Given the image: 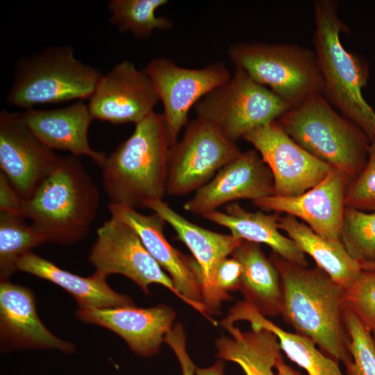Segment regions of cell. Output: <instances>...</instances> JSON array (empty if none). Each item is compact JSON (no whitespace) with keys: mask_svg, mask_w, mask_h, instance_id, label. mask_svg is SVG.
Masks as SVG:
<instances>
[{"mask_svg":"<svg viewBox=\"0 0 375 375\" xmlns=\"http://www.w3.org/2000/svg\"><path fill=\"white\" fill-rule=\"evenodd\" d=\"M269 259L280 275L284 321L337 362L351 360L345 290L317 266L301 267L274 252Z\"/></svg>","mask_w":375,"mask_h":375,"instance_id":"cell-1","label":"cell"},{"mask_svg":"<svg viewBox=\"0 0 375 375\" xmlns=\"http://www.w3.org/2000/svg\"><path fill=\"white\" fill-rule=\"evenodd\" d=\"M170 144L162 113L151 112L135 124L101 167L110 203L147 207L167 194Z\"/></svg>","mask_w":375,"mask_h":375,"instance_id":"cell-2","label":"cell"},{"mask_svg":"<svg viewBox=\"0 0 375 375\" xmlns=\"http://www.w3.org/2000/svg\"><path fill=\"white\" fill-rule=\"evenodd\" d=\"M99 204V192L81 162L62 158L33 196L24 200L22 215L46 242L74 244L86 236Z\"/></svg>","mask_w":375,"mask_h":375,"instance_id":"cell-3","label":"cell"},{"mask_svg":"<svg viewBox=\"0 0 375 375\" xmlns=\"http://www.w3.org/2000/svg\"><path fill=\"white\" fill-rule=\"evenodd\" d=\"M314 15L313 43L324 83L323 94L370 140L375 133V112L362 95L369 77L368 63L343 46L340 34L347 26L339 17L335 1H316Z\"/></svg>","mask_w":375,"mask_h":375,"instance_id":"cell-4","label":"cell"},{"mask_svg":"<svg viewBox=\"0 0 375 375\" xmlns=\"http://www.w3.org/2000/svg\"><path fill=\"white\" fill-rule=\"evenodd\" d=\"M277 121L299 146L352 181L364 169L369 138L358 125L337 112L322 92L308 95Z\"/></svg>","mask_w":375,"mask_h":375,"instance_id":"cell-5","label":"cell"},{"mask_svg":"<svg viewBox=\"0 0 375 375\" xmlns=\"http://www.w3.org/2000/svg\"><path fill=\"white\" fill-rule=\"evenodd\" d=\"M101 75L77 59L71 47H48L18 61L6 100L28 110L38 105L89 99Z\"/></svg>","mask_w":375,"mask_h":375,"instance_id":"cell-6","label":"cell"},{"mask_svg":"<svg viewBox=\"0 0 375 375\" xmlns=\"http://www.w3.org/2000/svg\"><path fill=\"white\" fill-rule=\"evenodd\" d=\"M228 56L254 81L290 106L315 92L324 83L314 51L292 43L242 42L232 44Z\"/></svg>","mask_w":375,"mask_h":375,"instance_id":"cell-7","label":"cell"},{"mask_svg":"<svg viewBox=\"0 0 375 375\" xmlns=\"http://www.w3.org/2000/svg\"><path fill=\"white\" fill-rule=\"evenodd\" d=\"M197 117L214 122L231 141L278 120L291 106L267 87L235 66L228 82L195 105Z\"/></svg>","mask_w":375,"mask_h":375,"instance_id":"cell-8","label":"cell"},{"mask_svg":"<svg viewBox=\"0 0 375 375\" xmlns=\"http://www.w3.org/2000/svg\"><path fill=\"white\" fill-rule=\"evenodd\" d=\"M169 152L167 194L183 196L209 182L241 151L212 122L197 117Z\"/></svg>","mask_w":375,"mask_h":375,"instance_id":"cell-9","label":"cell"},{"mask_svg":"<svg viewBox=\"0 0 375 375\" xmlns=\"http://www.w3.org/2000/svg\"><path fill=\"white\" fill-rule=\"evenodd\" d=\"M163 106L170 147L187 125L190 108L207 94L229 81L226 66L216 62L199 69L177 65L165 57L152 58L145 68Z\"/></svg>","mask_w":375,"mask_h":375,"instance_id":"cell-10","label":"cell"},{"mask_svg":"<svg viewBox=\"0 0 375 375\" xmlns=\"http://www.w3.org/2000/svg\"><path fill=\"white\" fill-rule=\"evenodd\" d=\"M242 139L254 147L269 168L274 179L273 195L301 194L334 169L295 142L277 120L247 133Z\"/></svg>","mask_w":375,"mask_h":375,"instance_id":"cell-11","label":"cell"},{"mask_svg":"<svg viewBox=\"0 0 375 375\" xmlns=\"http://www.w3.org/2000/svg\"><path fill=\"white\" fill-rule=\"evenodd\" d=\"M96 272L107 277L123 275L145 294L152 283L162 285L178 297L169 276L145 248L136 232L121 219L111 216L97 231L89 256Z\"/></svg>","mask_w":375,"mask_h":375,"instance_id":"cell-12","label":"cell"},{"mask_svg":"<svg viewBox=\"0 0 375 375\" xmlns=\"http://www.w3.org/2000/svg\"><path fill=\"white\" fill-rule=\"evenodd\" d=\"M62 158L32 133L19 112L1 110V172L24 200L33 196Z\"/></svg>","mask_w":375,"mask_h":375,"instance_id":"cell-13","label":"cell"},{"mask_svg":"<svg viewBox=\"0 0 375 375\" xmlns=\"http://www.w3.org/2000/svg\"><path fill=\"white\" fill-rule=\"evenodd\" d=\"M159 101L146 69L124 60L102 74L88 105L93 119L135 124L153 112Z\"/></svg>","mask_w":375,"mask_h":375,"instance_id":"cell-14","label":"cell"},{"mask_svg":"<svg viewBox=\"0 0 375 375\" xmlns=\"http://www.w3.org/2000/svg\"><path fill=\"white\" fill-rule=\"evenodd\" d=\"M352 181L333 169L317 185L294 197L270 195L253 201L264 211L285 213L306 222L313 231L333 242H340L345 197Z\"/></svg>","mask_w":375,"mask_h":375,"instance_id":"cell-15","label":"cell"},{"mask_svg":"<svg viewBox=\"0 0 375 375\" xmlns=\"http://www.w3.org/2000/svg\"><path fill=\"white\" fill-rule=\"evenodd\" d=\"M108 210L111 216L121 219L136 232L149 253L170 275L178 297L206 316L199 265L167 240L163 232L166 222L156 212L144 215L135 208L110 203Z\"/></svg>","mask_w":375,"mask_h":375,"instance_id":"cell-16","label":"cell"},{"mask_svg":"<svg viewBox=\"0 0 375 375\" xmlns=\"http://www.w3.org/2000/svg\"><path fill=\"white\" fill-rule=\"evenodd\" d=\"M273 194L274 179L269 168L256 149H249L241 152L194 192L183 208L202 216L235 200L253 201Z\"/></svg>","mask_w":375,"mask_h":375,"instance_id":"cell-17","label":"cell"},{"mask_svg":"<svg viewBox=\"0 0 375 375\" xmlns=\"http://www.w3.org/2000/svg\"><path fill=\"white\" fill-rule=\"evenodd\" d=\"M147 208L169 224L177 238L190 250L199 268L203 303L207 312H217L222 301L231 297L218 288L215 281L217 269L222 261L233 253L242 240L206 229L190 222L163 200L150 201Z\"/></svg>","mask_w":375,"mask_h":375,"instance_id":"cell-18","label":"cell"},{"mask_svg":"<svg viewBox=\"0 0 375 375\" xmlns=\"http://www.w3.org/2000/svg\"><path fill=\"white\" fill-rule=\"evenodd\" d=\"M1 350L57 349L65 353L75 346L53 335L40 320L31 290L9 281L0 282Z\"/></svg>","mask_w":375,"mask_h":375,"instance_id":"cell-19","label":"cell"},{"mask_svg":"<svg viewBox=\"0 0 375 375\" xmlns=\"http://www.w3.org/2000/svg\"><path fill=\"white\" fill-rule=\"evenodd\" d=\"M76 316L83 322L110 329L122 338L135 353L144 357L159 351L176 317L174 311L163 304L149 308L135 306L78 308Z\"/></svg>","mask_w":375,"mask_h":375,"instance_id":"cell-20","label":"cell"},{"mask_svg":"<svg viewBox=\"0 0 375 375\" xmlns=\"http://www.w3.org/2000/svg\"><path fill=\"white\" fill-rule=\"evenodd\" d=\"M24 124L45 145L52 149L68 151L75 156H85L100 167L105 153L94 150L88 133L93 120L88 103L83 100L62 108L28 109L19 112Z\"/></svg>","mask_w":375,"mask_h":375,"instance_id":"cell-21","label":"cell"},{"mask_svg":"<svg viewBox=\"0 0 375 375\" xmlns=\"http://www.w3.org/2000/svg\"><path fill=\"white\" fill-rule=\"evenodd\" d=\"M202 217L227 228L231 235L237 239L267 244L272 252L286 260L301 267L308 266L306 254L292 239L279 231V213L250 212L233 202L226 206L225 212L215 210Z\"/></svg>","mask_w":375,"mask_h":375,"instance_id":"cell-22","label":"cell"},{"mask_svg":"<svg viewBox=\"0 0 375 375\" xmlns=\"http://www.w3.org/2000/svg\"><path fill=\"white\" fill-rule=\"evenodd\" d=\"M16 266L17 270L49 281L67 290L74 297L79 309L134 306L129 297L112 290L106 277L97 272L88 277L78 276L32 251L20 256Z\"/></svg>","mask_w":375,"mask_h":375,"instance_id":"cell-23","label":"cell"},{"mask_svg":"<svg viewBox=\"0 0 375 375\" xmlns=\"http://www.w3.org/2000/svg\"><path fill=\"white\" fill-rule=\"evenodd\" d=\"M221 325L230 334L216 341L217 357L237 363L246 375H276V365L283 360L277 337L265 328L242 331L224 318Z\"/></svg>","mask_w":375,"mask_h":375,"instance_id":"cell-24","label":"cell"},{"mask_svg":"<svg viewBox=\"0 0 375 375\" xmlns=\"http://www.w3.org/2000/svg\"><path fill=\"white\" fill-rule=\"evenodd\" d=\"M231 256L242 265L238 290L244 301L267 317L281 315L283 297L280 275L260 244L242 240Z\"/></svg>","mask_w":375,"mask_h":375,"instance_id":"cell-25","label":"cell"},{"mask_svg":"<svg viewBox=\"0 0 375 375\" xmlns=\"http://www.w3.org/2000/svg\"><path fill=\"white\" fill-rule=\"evenodd\" d=\"M225 319L232 323L246 321L250 323L251 328H265L272 332L287 357L304 369L308 375H343L338 362L318 349L312 340L283 330L244 301L237 302Z\"/></svg>","mask_w":375,"mask_h":375,"instance_id":"cell-26","label":"cell"},{"mask_svg":"<svg viewBox=\"0 0 375 375\" xmlns=\"http://www.w3.org/2000/svg\"><path fill=\"white\" fill-rule=\"evenodd\" d=\"M278 228L344 290L352 285L362 271L360 263L350 256L341 242L323 238L295 217L286 214L281 216Z\"/></svg>","mask_w":375,"mask_h":375,"instance_id":"cell-27","label":"cell"},{"mask_svg":"<svg viewBox=\"0 0 375 375\" xmlns=\"http://www.w3.org/2000/svg\"><path fill=\"white\" fill-rule=\"evenodd\" d=\"M168 3L167 0H111L108 4L109 21L119 33L145 39L156 30L172 27L170 18L156 15L159 8Z\"/></svg>","mask_w":375,"mask_h":375,"instance_id":"cell-28","label":"cell"},{"mask_svg":"<svg viewBox=\"0 0 375 375\" xmlns=\"http://www.w3.org/2000/svg\"><path fill=\"white\" fill-rule=\"evenodd\" d=\"M46 242L44 237L22 215L0 212V282L17 270V260Z\"/></svg>","mask_w":375,"mask_h":375,"instance_id":"cell-29","label":"cell"},{"mask_svg":"<svg viewBox=\"0 0 375 375\" xmlns=\"http://www.w3.org/2000/svg\"><path fill=\"white\" fill-rule=\"evenodd\" d=\"M340 242L359 263L375 262V210L366 212L345 206Z\"/></svg>","mask_w":375,"mask_h":375,"instance_id":"cell-30","label":"cell"},{"mask_svg":"<svg viewBox=\"0 0 375 375\" xmlns=\"http://www.w3.org/2000/svg\"><path fill=\"white\" fill-rule=\"evenodd\" d=\"M351 360L344 365L347 375H375V343L369 331L349 309L344 312Z\"/></svg>","mask_w":375,"mask_h":375,"instance_id":"cell-31","label":"cell"},{"mask_svg":"<svg viewBox=\"0 0 375 375\" xmlns=\"http://www.w3.org/2000/svg\"><path fill=\"white\" fill-rule=\"evenodd\" d=\"M345 305L369 331L375 328V272H360L345 290Z\"/></svg>","mask_w":375,"mask_h":375,"instance_id":"cell-32","label":"cell"},{"mask_svg":"<svg viewBox=\"0 0 375 375\" xmlns=\"http://www.w3.org/2000/svg\"><path fill=\"white\" fill-rule=\"evenodd\" d=\"M345 206L362 211L375 210V133L369 140L364 169L349 185Z\"/></svg>","mask_w":375,"mask_h":375,"instance_id":"cell-33","label":"cell"},{"mask_svg":"<svg viewBox=\"0 0 375 375\" xmlns=\"http://www.w3.org/2000/svg\"><path fill=\"white\" fill-rule=\"evenodd\" d=\"M165 342L174 352L182 370V375H196V367L190 359L186 350V336L183 327L176 324L166 334Z\"/></svg>","mask_w":375,"mask_h":375,"instance_id":"cell-34","label":"cell"},{"mask_svg":"<svg viewBox=\"0 0 375 375\" xmlns=\"http://www.w3.org/2000/svg\"><path fill=\"white\" fill-rule=\"evenodd\" d=\"M242 272V265L235 258H226L217 269L215 281L218 288L225 293L238 290Z\"/></svg>","mask_w":375,"mask_h":375,"instance_id":"cell-35","label":"cell"},{"mask_svg":"<svg viewBox=\"0 0 375 375\" xmlns=\"http://www.w3.org/2000/svg\"><path fill=\"white\" fill-rule=\"evenodd\" d=\"M24 201L6 175L0 172V211L23 216Z\"/></svg>","mask_w":375,"mask_h":375,"instance_id":"cell-36","label":"cell"},{"mask_svg":"<svg viewBox=\"0 0 375 375\" xmlns=\"http://www.w3.org/2000/svg\"><path fill=\"white\" fill-rule=\"evenodd\" d=\"M224 362L222 360L216 362L213 365L206 368L197 367L196 375H224Z\"/></svg>","mask_w":375,"mask_h":375,"instance_id":"cell-37","label":"cell"},{"mask_svg":"<svg viewBox=\"0 0 375 375\" xmlns=\"http://www.w3.org/2000/svg\"><path fill=\"white\" fill-rule=\"evenodd\" d=\"M275 369L277 370V375H302L298 371L286 365L283 360L278 362Z\"/></svg>","mask_w":375,"mask_h":375,"instance_id":"cell-38","label":"cell"},{"mask_svg":"<svg viewBox=\"0 0 375 375\" xmlns=\"http://www.w3.org/2000/svg\"><path fill=\"white\" fill-rule=\"evenodd\" d=\"M360 265L362 270L375 272V262H363Z\"/></svg>","mask_w":375,"mask_h":375,"instance_id":"cell-39","label":"cell"},{"mask_svg":"<svg viewBox=\"0 0 375 375\" xmlns=\"http://www.w3.org/2000/svg\"><path fill=\"white\" fill-rule=\"evenodd\" d=\"M372 338L375 343V328L372 331Z\"/></svg>","mask_w":375,"mask_h":375,"instance_id":"cell-40","label":"cell"}]
</instances>
